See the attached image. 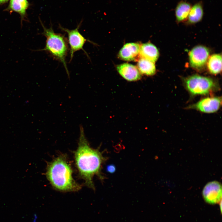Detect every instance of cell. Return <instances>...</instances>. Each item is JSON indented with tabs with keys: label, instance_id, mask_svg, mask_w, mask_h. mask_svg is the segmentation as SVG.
I'll use <instances>...</instances> for the list:
<instances>
[{
	"label": "cell",
	"instance_id": "obj_1",
	"mask_svg": "<svg viewBox=\"0 0 222 222\" xmlns=\"http://www.w3.org/2000/svg\"><path fill=\"white\" fill-rule=\"evenodd\" d=\"M80 136L78 147L74 153L76 165L81 178L88 187L95 189L93 181L97 175L102 179V164L105 158L99 151L90 147L85 135L84 128L80 126Z\"/></svg>",
	"mask_w": 222,
	"mask_h": 222
},
{
	"label": "cell",
	"instance_id": "obj_2",
	"mask_svg": "<svg viewBox=\"0 0 222 222\" xmlns=\"http://www.w3.org/2000/svg\"><path fill=\"white\" fill-rule=\"evenodd\" d=\"M72 173L66 156L61 154L48 163L46 175L56 190L62 192L76 191L80 190L81 186L74 179Z\"/></svg>",
	"mask_w": 222,
	"mask_h": 222
},
{
	"label": "cell",
	"instance_id": "obj_3",
	"mask_svg": "<svg viewBox=\"0 0 222 222\" xmlns=\"http://www.w3.org/2000/svg\"><path fill=\"white\" fill-rule=\"evenodd\" d=\"M43 31L41 34L46 38L45 47L42 49L31 50L34 51H45L48 52L55 59L63 64L68 77L69 73L67 68L66 58L68 47L67 41L64 36L60 33H55L51 27L46 28L40 20Z\"/></svg>",
	"mask_w": 222,
	"mask_h": 222
},
{
	"label": "cell",
	"instance_id": "obj_4",
	"mask_svg": "<svg viewBox=\"0 0 222 222\" xmlns=\"http://www.w3.org/2000/svg\"><path fill=\"white\" fill-rule=\"evenodd\" d=\"M183 83L190 96L207 95L219 91L217 81L212 78L193 75L183 79Z\"/></svg>",
	"mask_w": 222,
	"mask_h": 222
},
{
	"label": "cell",
	"instance_id": "obj_5",
	"mask_svg": "<svg viewBox=\"0 0 222 222\" xmlns=\"http://www.w3.org/2000/svg\"><path fill=\"white\" fill-rule=\"evenodd\" d=\"M81 23L78 25L77 27L73 30H69L64 28L60 26L59 27L61 30L66 32L68 36V42L70 46V62L73 57L74 53L76 51L82 50L88 56L86 51L84 49L83 47L86 41L91 42V41L85 39L79 31Z\"/></svg>",
	"mask_w": 222,
	"mask_h": 222
},
{
	"label": "cell",
	"instance_id": "obj_6",
	"mask_svg": "<svg viewBox=\"0 0 222 222\" xmlns=\"http://www.w3.org/2000/svg\"><path fill=\"white\" fill-rule=\"evenodd\" d=\"M221 97H208L189 105L187 109H195L204 113H213L219 109L221 106Z\"/></svg>",
	"mask_w": 222,
	"mask_h": 222
},
{
	"label": "cell",
	"instance_id": "obj_7",
	"mask_svg": "<svg viewBox=\"0 0 222 222\" xmlns=\"http://www.w3.org/2000/svg\"><path fill=\"white\" fill-rule=\"evenodd\" d=\"M209 49L203 46L199 45L193 47L189 53L191 66L198 70L202 69L209 58Z\"/></svg>",
	"mask_w": 222,
	"mask_h": 222
},
{
	"label": "cell",
	"instance_id": "obj_8",
	"mask_svg": "<svg viewBox=\"0 0 222 222\" xmlns=\"http://www.w3.org/2000/svg\"><path fill=\"white\" fill-rule=\"evenodd\" d=\"M202 195L207 203L214 204L221 200L222 188L220 183L217 181H213L207 183L202 191Z\"/></svg>",
	"mask_w": 222,
	"mask_h": 222
},
{
	"label": "cell",
	"instance_id": "obj_9",
	"mask_svg": "<svg viewBox=\"0 0 222 222\" xmlns=\"http://www.w3.org/2000/svg\"><path fill=\"white\" fill-rule=\"evenodd\" d=\"M140 46L138 43H136L125 44L119 51V58L122 60L127 61L139 59Z\"/></svg>",
	"mask_w": 222,
	"mask_h": 222
},
{
	"label": "cell",
	"instance_id": "obj_10",
	"mask_svg": "<svg viewBox=\"0 0 222 222\" xmlns=\"http://www.w3.org/2000/svg\"><path fill=\"white\" fill-rule=\"evenodd\" d=\"M117 69L119 74L125 79L129 81H135L140 79L141 75L136 66L128 63L118 65Z\"/></svg>",
	"mask_w": 222,
	"mask_h": 222
},
{
	"label": "cell",
	"instance_id": "obj_11",
	"mask_svg": "<svg viewBox=\"0 0 222 222\" xmlns=\"http://www.w3.org/2000/svg\"><path fill=\"white\" fill-rule=\"evenodd\" d=\"M29 5L30 4L27 0H10L8 6L5 10L10 12L14 11L18 13L20 16L22 27L23 21H28L26 10Z\"/></svg>",
	"mask_w": 222,
	"mask_h": 222
},
{
	"label": "cell",
	"instance_id": "obj_12",
	"mask_svg": "<svg viewBox=\"0 0 222 222\" xmlns=\"http://www.w3.org/2000/svg\"><path fill=\"white\" fill-rule=\"evenodd\" d=\"M140 58H143L154 63L159 56L158 51L156 47L150 43H143L141 45Z\"/></svg>",
	"mask_w": 222,
	"mask_h": 222
},
{
	"label": "cell",
	"instance_id": "obj_13",
	"mask_svg": "<svg viewBox=\"0 0 222 222\" xmlns=\"http://www.w3.org/2000/svg\"><path fill=\"white\" fill-rule=\"evenodd\" d=\"M204 11L203 2H198L191 6L188 16L187 22L190 24L196 23L202 20Z\"/></svg>",
	"mask_w": 222,
	"mask_h": 222
},
{
	"label": "cell",
	"instance_id": "obj_14",
	"mask_svg": "<svg viewBox=\"0 0 222 222\" xmlns=\"http://www.w3.org/2000/svg\"><path fill=\"white\" fill-rule=\"evenodd\" d=\"M191 6L190 3L185 1H181L178 3L175 10V16L178 22L187 19Z\"/></svg>",
	"mask_w": 222,
	"mask_h": 222
},
{
	"label": "cell",
	"instance_id": "obj_15",
	"mask_svg": "<svg viewBox=\"0 0 222 222\" xmlns=\"http://www.w3.org/2000/svg\"><path fill=\"white\" fill-rule=\"evenodd\" d=\"M207 66L210 72L214 75L219 73L222 69V57L220 55L215 54L208 59Z\"/></svg>",
	"mask_w": 222,
	"mask_h": 222
},
{
	"label": "cell",
	"instance_id": "obj_16",
	"mask_svg": "<svg viewBox=\"0 0 222 222\" xmlns=\"http://www.w3.org/2000/svg\"><path fill=\"white\" fill-rule=\"evenodd\" d=\"M137 67L140 73L146 75H153L156 72L154 63L144 59L140 58L138 60Z\"/></svg>",
	"mask_w": 222,
	"mask_h": 222
},
{
	"label": "cell",
	"instance_id": "obj_17",
	"mask_svg": "<svg viewBox=\"0 0 222 222\" xmlns=\"http://www.w3.org/2000/svg\"><path fill=\"white\" fill-rule=\"evenodd\" d=\"M106 170L108 173H113L116 171V167L113 164H109L106 166Z\"/></svg>",
	"mask_w": 222,
	"mask_h": 222
},
{
	"label": "cell",
	"instance_id": "obj_18",
	"mask_svg": "<svg viewBox=\"0 0 222 222\" xmlns=\"http://www.w3.org/2000/svg\"><path fill=\"white\" fill-rule=\"evenodd\" d=\"M9 0H0V5L7 2Z\"/></svg>",
	"mask_w": 222,
	"mask_h": 222
}]
</instances>
